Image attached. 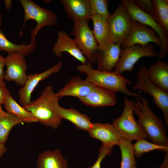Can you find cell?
I'll list each match as a JSON object with an SVG mask.
<instances>
[{
    "mask_svg": "<svg viewBox=\"0 0 168 168\" xmlns=\"http://www.w3.org/2000/svg\"><path fill=\"white\" fill-rule=\"evenodd\" d=\"M60 98L53 91L52 86H47L38 98L29 105L23 107L30 112L38 122L56 129L62 124V119L56 108Z\"/></svg>",
    "mask_w": 168,
    "mask_h": 168,
    "instance_id": "cell-1",
    "label": "cell"
},
{
    "mask_svg": "<svg viewBox=\"0 0 168 168\" xmlns=\"http://www.w3.org/2000/svg\"><path fill=\"white\" fill-rule=\"evenodd\" d=\"M77 69L86 75L85 80L96 86L114 92L122 93L129 96L138 95L129 91L127 84H132L131 81L115 70L111 72L101 71L92 68V64L88 62L77 66Z\"/></svg>",
    "mask_w": 168,
    "mask_h": 168,
    "instance_id": "cell-2",
    "label": "cell"
},
{
    "mask_svg": "<svg viewBox=\"0 0 168 168\" xmlns=\"http://www.w3.org/2000/svg\"><path fill=\"white\" fill-rule=\"evenodd\" d=\"M140 98L141 101H135L133 109V112L138 117L137 123L152 143L168 145V138L162 121L151 110L148 99L141 96Z\"/></svg>",
    "mask_w": 168,
    "mask_h": 168,
    "instance_id": "cell-3",
    "label": "cell"
},
{
    "mask_svg": "<svg viewBox=\"0 0 168 168\" xmlns=\"http://www.w3.org/2000/svg\"><path fill=\"white\" fill-rule=\"evenodd\" d=\"M19 1L24 14L23 28L28 20H33L36 22V26L30 32V43L36 44L35 38L39 31L45 26H54L57 20V15L53 11L43 8L31 0Z\"/></svg>",
    "mask_w": 168,
    "mask_h": 168,
    "instance_id": "cell-4",
    "label": "cell"
},
{
    "mask_svg": "<svg viewBox=\"0 0 168 168\" xmlns=\"http://www.w3.org/2000/svg\"><path fill=\"white\" fill-rule=\"evenodd\" d=\"M124 107L121 115L113 121L112 125L123 138L132 141L147 138L142 128L134 118L133 113L135 101L124 97Z\"/></svg>",
    "mask_w": 168,
    "mask_h": 168,
    "instance_id": "cell-5",
    "label": "cell"
},
{
    "mask_svg": "<svg viewBox=\"0 0 168 168\" xmlns=\"http://www.w3.org/2000/svg\"><path fill=\"white\" fill-rule=\"evenodd\" d=\"M120 2L127 10L132 20L148 26L155 30L161 42L160 50L157 56L160 59L164 58L168 53V32L154 20L150 14L139 8L134 0H121Z\"/></svg>",
    "mask_w": 168,
    "mask_h": 168,
    "instance_id": "cell-6",
    "label": "cell"
},
{
    "mask_svg": "<svg viewBox=\"0 0 168 168\" xmlns=\"http://www.w3.org/2000/svg\"><path fill=\"white\" fill-rule=\"evenodd\" d=\"M137 81L133 86L134 90H138L151 95L157 107L163 112L166 124L168 125V91L153 84L149 79L147 69L140 66L136 73Z\"/></svg>",
    "mask_w": 168,
    "mask_h": 168,
    "instance_id": "cell-7",
    "label": "cell"
},
{
    "mask_svg": "<svg viewBox=\"0 0 168 168\" xmlns=\"http://www.w3.org/2000/svg\"><path fill=\"white\" fill-rule=\"evenodd\" d=\"M71 34L87 61L95 63L98 45L88 22H74Z\"/></svg>",
    "mask_w": 168,
    "mask_h": 168,
    "instance_id": "cell-8",
    "label": "cell"
},
{
    "mask_svg": "<svg viewBox=\"0 0 168 168\" xmlns=\"http://www.w3.org/2000/svg\"><path fill=\"white\" fill-rule=\"evenodd\" d=\"M132 20L127 10L122 4L118 5L108 18L111 41L121 45L131 29Z\"/></svg>",
    "mask_w": 168,
    "mask_h": 168,
    "instance_id": "cell-9",
    "label": "cell"
},
{
    "mask_svg": "<svg viewBox=\"0 0 168 168\" xmlns=\"http://www.w3.org/2000/svg\"><path fill=\"white\" fill-rule=\"evenodd\" d=\"M157 54L154 46L152 44L144 46L137 44L122 48L115 70L121 74L126 71L131 72L135 64L141 58L154 57Z\"/></svg>",
    "mask_w": 168,
    "mask_h": 168,
    "instance_id": "cell-10",
    "label": "cell"
},
{
    "mask_svg": "<svg viewBox=\"0 0 168 168\" xmlns=\"http://www.w3.org/2000/svg\"><path fill=\"white\" fill-rule=\"evenodd\" d=\"M156 34L153 29L149 28L138 21L132 20L130 31L120 46L123 48L137 44L144 46L152 42L160 47L161 40Z\"/></svg>",
    "mask_w": 168,
    "mask_h": 168,
    "instance_id": "cell-11",
    "label": "cell"
},
{
    "mask_svg": "<svg viewBox=\"0 0 168 168\" xmlns=\"http://www.w3.org/2000/svg\"><path fill=\"white\" fill-rule=\"evenodd\" d=\"M25 57L21 54L14 53L8 54L5 58L6 80L14 82L22 87L23 86L28 78L26 73L27 65Z\"/></svg>",
    "mask_w": 168,
    "mask_h": 168,
    "instance_id": "cell-12",
    "label": "cell"
},
{
    "mask_svg": "<svg viewBox=\"0 0 168 168\" xmlns=\"http://www.w3.org/2000/svg\"><path fill=\"white\" fill-rule=\"evenodd\" d=\"M62 65V62L60 61L41 73H35L28 75L27 80L25 84L18 90L20 105L24 107L30 105L32 102L31 101L32 93L40 82L46 79L52 74L58 72Z\"/></svg>",
    "mask_w": 168,
    "mask_h": 168,
    "instance_id": "cell-13",
    "label": "cell"
},
{
    "mask_svg": "<svg viewBox=\"0 0 168 168\" xmlns=\"http://www.w3.org/2000/svg\"><path fill=\"white\" fill-rule=\"evenodd\" d=\"M119 44L111 42L101 47H98L96 55L97 70L111 72L115 68L119 60L121 49Z\"/></svg>",
    "mask_w": 168,
    "mask_h": 168,
    "instance_id": "cell-14",
    "label": "cell"
},
{
    "mask_svg": "<svg viewBox=\"0 0 168 168\" xmlns=\"http://www.w3.org/2000/svg\"><path fill=\"white\" fill-rule=\"evenodd\" d=\"M56 41L52 48L54 55L57 57L62 58V54L67 52L82 64L86 63L87 61L79 48L74 39H72L64 30L58 32Z\"/></svg>",
    "mask_w": 168,
    "mask_h": 168,
    "instance_id": "cell-15",
    "label": "cell"
},
{
    "mask_svg": "<svg viewBox=\"0 0 168 168\" xmlns=\"http://www.w3.org/2000/svg\"><path fill=\"white\" fill-rule=\"evenodd\" d=\"M88 132L91 137L100 140L103 145L112 148L118 145L123 138L112 124L109 123H93Z\"/></svg>",
    "mask_w": 168,
    "mask_h": 168,
    "instance_id": "cell-16",
    "label": "cell"
},
{
    "mask_svg": "<svg viewBox=\"0 0 168 168\" xmlns=\"http://www.w3.org/2000/svg\"><path fill=\"white\" fill-rule=\"evenodd\" d=\"M68 18L74 22H87L92 16L88 0H61Z\"/></svg>",
    "mask_w": 168,
    "mask_h": 168,
    "instance_id": "cell-17",
    "label": "cell"
},
{
    "mask_svg": "<svg viewBox=\"0 0 168 168\" xmlns=\"http://www.w3.org/2000/svg\"><path fill=\"white\" fill-rule=\"evenodd\" d=\"M79 99L84 104L93 107L112 106L117 102L115 92L96 86L88 95Z\"/></svg>",
    "mask_w": 168,
    "mask_h": 168,
    "instance_id": "cell-18",
    "label": "cell"
},
{
    "mask_svg": "<svg viewBox=\"0 0 168 168\" xmlns=\"http://www.w3.org/2000/svg\"><path fill=\"white\" fill-rule=\"evenodd\" d=\"M95 86L85 80H82L80 76H77L70 78L56 94L60 98L69 96L79 99L88 95Z\"/></svg>",
    "mask_w": 168,
    "mask_h": 168,
    "instance_id": "cell-19",
    "label": "cell"
},
{
    "mask_svg": "<svg viewBox=\"0 0 168 168\" xmlns=\"http://www.w3.org/2000/svg\"><path fill=\"white\" fill-rule=\"evenodd\" d=\"M150 81L154 85L168 91V63L158 60L147 69Z\"/></svg>",
    "mask_w": 168,
    "mask_h": 168,
    "instance_id": "cell-20",
    "label": "cell"
},
{
    "mask_svg": "<svg viewBox=\"0 0 168 168\" xmlns=\"http://www.w3.org/2000/svg\"><path fill=\"white\" fill-rule=\"evenodd\" d=\"M58 114L61 119L67 120L74 124L79 129L89 131L93 123L86 115L80 113L72 108L65 109L58 105L56 108Z\"/></svg>",
    "mask_w": 168,
    "mask_h": 168,
    "instance_id": "cell-21",
    "label": "cell"
},
{
    "mask_svg": "<svg viewBox=\"0 0 168 168\" xmlns=\"http://www.w3.org/2000/svg\"><path fill=\"white\" fill-rule=\"evenodd\" d=\"M36 168H68V164L60 151L56 149L40 153L36 162Z\"/></svg>",
    "mask_w": 168,
    "mask_h": 168,
    "instance_id": "cell-22",
    "label": "cell"
},
{
    "mask_svg": "<svg viewBox=\"0 0 168 168\" xmlns=\"http://www.w3.org/2000/svg\"><path fill=\"white\" fill-rule=\"evenodd\" d=\"M91 20L93 22L92 31L98 47H103L111 42L108 19L98 15H95L91 16Z\"/></svg>",
    "mask_w": 168,
    "mask_h": 168,
    "instance_id": "cell-23",
    "label": "cell"
},
{
    "mask_svg": "<svg viewBox=\"0 0 168 168\" xmlns=\"http://www.w3.org/2000/svg\"><path fill=\"white\" fill-rule=\"evenodd\" d=\"M3 104L7 112L18 117L24 122L28 123L38 122L33 114L19 105L10 94L7 96Z\"/></svg>",
    "mask_w": 168,
    "mask_h": 168,
    "instance_id": "cell-24",
    "label": "cell"
},
{
    "mask_svg": "<svg viewBox=\"0 0 168 168\" xmlns=\"http://www.w3.org/2000/svg\"><path fill=\"white\" fill-rule=\"evenodd\" d=\"M36 47V44L30 43L26 45L21 44L18 45L12 43L7 40L0 29V50L6 51L8 54L19 53L26 56L33 52Z\"/></svg>",
    "mask_w": 168,
    "mask_h": 168,
    "instance_id": "cell-25",
    "label": "cell"
},
{
    "mask_svg": "<svg viewBox=\"0 0 168 168\" xmlns=\"http://www.w3.org/2000/svg\"><path fill=\"white\" fill-rule=\"evenodd\" d=\"M131 141L123 138L117 145L120 149L121 155L120 168L136 167V161Z\"/></svg>",
    "mask_w": 168,
    "mask_h": 168,
    "instance_id": "cell-26",
    "label": "cell"
},
{
    "mask_svg": "<svg viewBox=\"0 0 168 168\" xmlns=\"http://www.w3.org/2000/svg\"><path fill=\"white\" fill-rule=\"evenodd\" d=\"M152 1L153 10L151 15L156 22L168 32V0Z\"/></svg>",
    "mask_w": 168,
    "mask_h": 168,
    "instance_id": "cell-27",
    "label": "cell"
},
{
    "mask_svg": "<svg viewBox=\"0 0 168 168\" xmlns=\"http://www.w3.org/2000/svg\"><path fill=\"white\" fill-rule=\"evenodd\" d=\"M23 122L21 119L8 112L6 115L0 116V142L4 144L12 128Z\"/></svg>",
    "mask_w": 168,
    "mask_h": 168,
    "instance_id": "cell-28",
    "label": "cell"
},
{
    "mask_svg": "<svg viewBox=\"0 0 168 168\" xmlns=\"http://www.w3.org/2000/svg\"><path fill=\"white\" fill-rule=\"evenodd\" d=\"M135 156L140 157L144 153L155 150L166 152H168V146L156 144L150 142L145 139L137 140L133 145Z\"/></svg>",
    "mask_w": 168,
    "mask_h": 168,
    "instance_id": "cell-29",
    "label": "cell"
},
{
    "mask_svg": "<svg viewBox=\"0 0 168 168\" xmlns=\"http://www.w3.org/2000/svg\"><path fill=\"white\" fill-rule=\"evenodd\" d=\"M92 16L98 15L108 19L110 14L108 10L107 0H88Z\"/></svg>",
    "mask_w": 168,
    "mask_h": 168,
    "instance_id": "cell-30",
    "label": "cell"
},
{
    "mask_svg": "<svg viewBox=\"0 0 168 168\" xmlns=\"http://www.w3.org/2000/svg\"><path fill=\"white\" fill-rule=\"evenodd\" d=\"M112 148L108 147L102 145L99 150L98 157L97 160L91 167L86 168H101V164L102 160L107 155L111 153Z\"/></svg>",
    "mask_w": 168,
    "mask_h": 168,
    "instance_id": "cell-31",
    "label": "cell"
},
{
    "mask_svg": "<svg viewBox=\"0 0 168 168\" xmlns=\"http://www.w3.org/2000/svg\"><path fill=\"white\" fill-rule=\"evenodd\" d=\"M136 5L143 11L151 14L153 10L152 1L151 0H136L134 1Z\"/></svg>",
    "mask_w": 168,
    "mask_h": 168,
    "instance_id": "cell-32",
    "label": "cell"
},
{
    "mask_svg": "<svg viewBox=\"0 0 168 168\" xmlns=\"http://www.w3.org/2000/svg\"><path fill=\"white\" fill-rule=\"evenodd\" d=\"M10 94L5 82L4 81H2L0 83V105L4 104Z\"/></svg>",
    "mask_w": 168,
    "mask_h": 168,
    "instance_id": "cell-33",
    "label": "cell"
},
{
    "mask_svg": "<svg viewBox=\"0 0 168 168\" xmlns=\"http://www.w3.org/2000/svg\"><path fill=\"white\" fill-rule=\"evenodd\" d=\"M5 66V58L0 54V83L4 79V67Z\"/></svg>",
    "mask_w": 168,
    "mask_h": 168,
    "instance_id": "cell-34",
    "label": "cell"
},
{
    "mask_svg": "<svg viewBox=\"0 0 168 168\" xmlns=\"http://www.w3.org/2000/svg\"><path fill=\"white\" fill-rule=\"evenodd\" d=\"M7 151V148L4 143L0 142V159Z\"/></svg>",
    "mask_w": 168,
    "mask_h": 168,
    "instance_id": "cell-35",
    "label": "cell"
},
{
    "mask_svg": "<svg viewBox=\"0 0 168 168\" xmlns=\"http://www.w3.org/2000/svg\"><path fill=\"white\" fill-rule=\"evenodd\" d=\"M4 2L6 9L8 11L10 10L12 7V0H5Z\"/></svg>",
    "mask_w": 168,
    "mask_h": 168,
    "instance_id": "cell-36",
    "label": "cell"
},
{
    "mask_svg": "<svg viewBox=\"0 0 168 168\" xmlns=\"http://www.w3.org/2000/svg\"><path fill=\"white\" fill-rule=\"evenodd\" d=\"M6 114L7 112L2 110L1 105H0V116L5 115Z\"/></svg>",
    "mask_w": 168,
    "mask_h": 168,
    "instance_id": "cell-37",
    "label": "cell"
},
{
    "mask_svg": "<svg viewBox=\"0 0 168 168\" xmlns=\"http://www.w3.org/2000/svg\"><path fill=\"white\" fill-rule=\"evenodd\" d=\"M2 21V15L1 13H0V27L1 26Z\"/></svg>",
    "mask_w": 168,
    "mask_h": 168,
    "instance_id": "cell-38",
    "label": "cell"
},
{
    "mask_svg": "<svg viewBox=\"0 0 168 168\" xmlns=\"http://www.w3.org/2000/svg\"><path fill=\"white\" fill-rule=\"evenodd\" d=\"M136 168H138L136 167ZM160 168H168V167H163L161 166Z\"/></svg>",
    "mask_w": 168,
    "mask_h": 168,
    "instance_id": "cell-39",
    "label": "cell"
}]
</instances>
